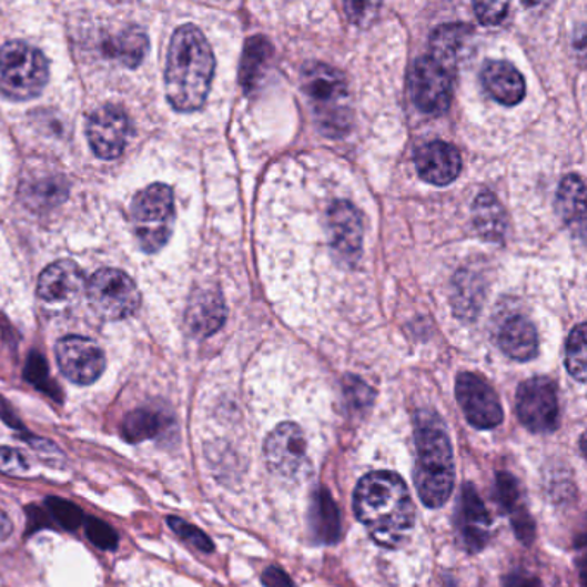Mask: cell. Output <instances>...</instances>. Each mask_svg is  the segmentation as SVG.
Here are the masks:
<instances>
[{
	"label": "cell",
	"instance_id": "obj_8",
	"mask_svg": "<svg viewBox=\"0 0 587 587\" xmlns=\"http://www.w3.org/2000/svg\"><path fill=\"white\" fill-rule=\"evenodd\" d=\"M90 307L105 321H121L135 314L140 307V290L135 281L120 270L97 271L87 283Z\"/></svg>",
	"mask_w": 587,
	"mask_h": 587
},
{
	"label": "cell",
	"instance_id": "obj_28",
	"mask_svg": "<svg viewBox=\"0 0 587 587\" xmlns=\"http://www.w3.org/2000/svg\"><path fill=\"white\" fill-rule=\"evenodd\" d=\"M567 364L568 373L574 379L584 383L586 381V327L584 324L574 327L567 342Z\"/></svg>",
	"mask_w": 587,
	"mask_h": 587
},
{
	"label": "cell",
	"instance_id": "obj_7",
	"mask_svg": "<svg viewBox=\"0 0 587 587\" xmlns=\"http://www.w3.org/2000/svg\"><path fill=\"white\" fill-rule=\"evenodd\" d=\"M264 458L271 476L283 483H300L312 468L307 434L298 424H277L265 439Z\"/></svg>",
	"mask_w": 587,
	"mask_h": 587
},
{
	"label": "cell",
	"instance_id": "obj_13",
	"mask_svg": "<svg viewBox=\"0 0 587 587\" xmlns=\"http://www.w3.org/2000/svg\"><path fill=\"white\" fill-rule=\"evenodd\" d=\"M130 133V121L120 105L105 104L90 114L87 136L97 158L111 161L123 154Z\"/></svg>",
	"mask_w": 587,
	"mask_h": 587
},
{
	"label": "cell",
	"instance_id": "obj_38",
	"mask_svg": "<svg viewBox=\"0 0 587 587\" xmlns=\"http://www.w3.org/2000/svg\"><path fill=\"white\" fill-rule=\"evenodd\" d=\"M505 587H543L536 577L526 574H512L505 579Z\"/></svg>",
	"mask_w": 587,
	"mask_h": 587
},
{
	"label": "cell",
	"instance_id": "obj_34",
	"mask_svg": "<svg viewBox=\"0 0 587 587\" xmlns=\"http://www.w3.org/2000/svg\"><path fill=\"white\" fill-rule=\"evenodd\" d=\"M27 379L36 384L37 388L43 389V392L50 393V395L55 392L54 386H50L49 368H47L45 361L39 357V355H33L28 361Z\"/></svg>",
	"mask_w": 587,
	"mask_h": 587
},
{
	"label": "cell",
	"instance_id": "obj_20",
	"mask_svg": "<svg viewBox=\"0 0 587 587\" xmlns=\"http://www.w3.org/2000/svg\"><path fill=\"white\" fill-rule=\"evenodd\" d=\"M499 348L518 362H527L538 354V333L529 318L514 315L503 324L498 334Z\"/></svg>",
	"mask_w": 587,
	"mask_h": 587
},
{
	"label": "cell",
	"instance_id": "obj_6",
	"mask_svg": "<svg viewBox=\"0 0 587 587\" xmlns=\"http://www.w3.org/2000/svg\"><path fill=\"white\" fill-rule=\"evenodd\" d=\"M174 195L168 184H150L131 204V224L136 240L146 254H155L173 234Z\"/></svg>",
	"mask_w": 587,
	"mask_h": 587
},
{
	"label": "cell",
	"instance_id": "obj_35",
	"mask_svg": "<svg viewBox=\"0 0 587 587\" xmlns=\"http://www.w3.org/2000/svg\"><path fill=\"white\" fill-rule=\"evenodd\" d=\"M508 4L505 2H479L474 6V12H476L477 20L488 27H495V24L502 23L507 16Z\"/></svg>",
	"mask_w": 587,
	"mask_h": 587
},
{
	"label": "cell",
	"instance_id": "obj_4",
	"mask_svg": "<svg viewBox=\"0 0 587 587\" xmlns=\"http://www.w3.org/2000/svg\"><path fill=\"white\" fill-rule=\"evenodd\" d=\"M304 89L324 133L334 136L345 133L350 126V111L343 74L330 65L312 62L304 71Z\"/></svg>",
	"mask_w": 587,
	"mask_h": 587
},
{
	"label": "cell",
	"instance_id": "obj_25",
	"mask_svg": "<svg viewBox=\"0 0 587 587\" xmlns=\"http://www.w3.org/2000/svg\"><path fill=\"white\" fill-rule=\"evenodd\" d=\"M498 493L503 507L507 508L508 514L512 515L517 538L526 545H530L534 539V524L523 505V499H520L517 480L510 474L499 473Z\"/></svg>",
	"mask_w": 587,
	"mask_h": 587
},
{
	"label": "cell",
	"instance_id": "obj_27",
	"mask_svg": "<svg viewBox=\"0 0 587 587\" xmlns=\"http://www.w3.org/2000/svg\"><path fill=\"white\" fill-rule=\"evenodd\" d=\"M164 417L158 412L145 411V408H140V411L131 412L126 415L123 423V434L124 438L131 443L143 442V439L154 438L161 433L162 427H164Z\"/></svg>",
	"mask_w": 587,
	"mask_h": 587
},
{
	"label": "cell",
	"instance_id": "obj_23",
	"mask_svg": "<svg viewBox=\"0 0 587 587\" xmlns=\"http://www.w3.org/2000/svg\"><path fill=\"white\" fill-rule=\"evenodd\" d=\"M271 59H273V45L270 40L261 36L246 40L242 64H240V83L245 92L257 89Z\"/></svg>",
	"mask_w": 587,
	"mask_h": 587
},
{
	"label": "cell",
	"instance_id": "obj_36",
	"mask_svg": "<svg viewBox=\"0 0 587 587\" xmlns=\"http://www.w3.org/2000/svg\"><path fill=\"white\" fill-rule=\"evenodd\" d=\"M346 395L348 398L357 404H367L368 398H373V392L368 388L367 384L362 383L357 377H348L346 379Z\"/></svg>",
	"mask_w": 587,
	"mask_h": 587
},
{
	"label": "cell",
	"instance_id": "obj_18",
	"mask_svg": "<svg viewBox=\"0 0 587 587\" xmlns=\"http://www.w3.org/2000/svg\"><path fill=\"white\" fill-rule=\"evenodd\" d=\"M492 518L484 507L483 499L477 495L473 484H467L461 496L458 505V530L462 542L470 553L480 551L488 545Z\"/></svg>",
	"mask_w": 587,
	"mask_h": 587
},
{
	"label": "cell",
	"instance_id": "obj_14",
	"mask_svg": "<svg viewBox=\"0 0 587 587\" xmlns=\"http://www.w3.org/2000/svg\"><path fill=\"white\" fill-rule=\"evenodd\" d=\"M331 246L343 262L357 261L364 243V221L355 205L338 200L327 211Z\"/></svg>",
	"mask_w": 587,
	"mask_h": 587
},
{
	"label": "cell",
	"instance_id": "obj_37",
	"mask_svg": "<svg viewBox=\"0 0 587 587\" xmlns=\"http://www.w3.org/2000/svg\"><path fill=\"white\" fill-rule=\"evenodd\" d=\"M262 580H264V584L267 587H293L290 577L276 567L267 568L264 576H262Z\"/></svg>",
	"mask_w": 587,
	"mask_h": 587
},
{
	"label": "cell",
	"instance_id": "obj_19",
	"mask_svg": "<svg viewBox=\"0 0 587 587\" xmlns=\"http://www.w3.org/2000/svg\"><path fill=\"white\" fill-rule=\"evenodd\" d=\"M480 78H483L484 89L488 90L499 104L517 105L526 95V81L510 62H486Z\"/></svg>",
	"mask_w": 587,
	"mask_h": 587
},
{
	"label": "cell",
	"instance_id": "obj_40",
	"mask_svg": "<svg viewBox=\"0 0 587 587\" xmlns=\"http://www.w3.org/2000/svg\"><path fill=\"white\" fill-rule=\"evenodd\" d=\"M161 587H196V584L186 583L183 579H174V577H165V579H161Z\"/></svg>",
	"mask_w": 587,
	"mask_h": 587
},
{
	"label": "cell",
	"instance_id": "obj_10",
	"mask_svg": "<svg viewBox=\"0 0 587 587\" xmlns=\"http://www.w3.org/2000/svg\"><path fill=\"white\" fill-rule=\"evenodd\" d=\"M411 95L414 104L426 114L445 112L452 102L448 68L431 55L417 59L411 73Z\"/></svg>",
	"mask_w": 587,
	"mask_h": 587
},
{
	"label": "cell",
	"instance_id": "obj_31",
	"mask_svg": "<svg viewBox=\"0 0 587 587\" xmlns=\"http://www.w3.org/2000/svg\"><path fill=\"white\" fill-rule=\"evenodd\" d=\"M168 524L181 539H184L189 545L195 546L200 551L211 553L214 549L211 539L202 530L193 527L192 524L184 523L183 518L170 517L168 518Z\"/></svg>",
	"mask_w": 587,
	"mask_h": 587
},
{
	"label": "cell",
	"instance_id": "obj_30",
	"mask_svg": "<svg viewBox=\"0 0 587 587\" xmlns=\"http://www.w3.org/2000/svg\"><path fill=\"white\" fill-rule=\"evenodd\" d=\"M317 530L323 534L324 542H336L338 538V514L334 508L333 499L327 495V492L321 493V499L317 502Z\"/></svg>",
	"mask_w": 587,
	"mask_h": 587
},
{
	"label": "cell",
	"instance_id": "obj_39",
	"mask_svg": "<svg viewBox=\"0 0 587 587\" xmlns=\"http://www.w3.org/2000/svg\"><path fill=\"white\" fill-rule=\"evenodd\" d=\"M12 534L11 518L0 510V542H6Z\"/></svg>",
	"mask_w": 587,
	"mask_h": 587
},
{
	"label": "cell",
	"instance_id": "obj_16",
	"mask_svg": "<svg viewBox=\"0 0 587 587\" xmlns=\"http://www.w3.org/2000/svg\"><path fill=\"white\" fill-rule=\"evenodd\" d=\"M415 165H417L418 176L424 181L445 186L457 180L461 174V152L452 143L434 140L417 150Z\"/></svg>",
	"mask_w": 587,
	"mask_h": 587
},
{
	"label": "cell",
	"instance_id": "obj_11",
	"mask_svg": "<svg viewBox=\"0 0 587 587\" xmlns=\"http://www.w3.org/2000/svg\"><path fill=\"white\" fill-rule=\"evenodd\" d=\"M455 393L470 426L486 431L502 424L503 408L498 395L484 377L474 373H462Z\"/></svg>",
	"mask_w": 587,
	"mask_h": 587
},
{
	"label": "cell",
	"instance_id": "obj_5",
	"mask_svg": "<svg viewBox=\"0 0 587 587\" xmlns=\"http://www.w3.org/2000/svg\"><path fill=\"white\" fill-rule=\"evenodd\" d=\"M49 81V62L37 47L9 42L0 49V93L12 100L39 97Z\"/></svg>",
	"mask_w": 587,
	"mask_h": 587
},
{
	"label": "cell",
	"instance_id": "obj_12",
	"mask_svg": "<svg viewBox=\"0 0 587 587\" xmlns=\"http://www.w3.org/2000/svg\"><path fill=\"white\" fill-rule=\"evenodd\" d=\"M59 368L71 383L87 386L95 383L105 368V355L93 340L65 336L55 346Z\"/></svg>",
	"mask_w": 587,
	"mask_h": 587
},
{
	"label": "cell",
	"instance_id": "obj_24",
	"mask_svg": "<svg viewBox=\"0 0 587 587\" xmlns=\"http://www.w3.org/2000/svg\"><path fill=\"white\" fill-rule=\"evenodd\" d=\"M149 37L139 27L124 28L118 36L112 37L105 45V52L121 64L128 65L130 70H135L142 64L145 55L149 54Z\"/></svg>",
	"mask_w": 587,
	"mask_h": 587
},
{
	"label": "cell",
	"instance_id": "obj_22",
	"mask_svg": "<svg viewBox=\"0 0 587 587\" xmlns=\"http://www.w3.org/2000/svg\"><path fill=\"white\" fill-rule=\"evenodd\" d=\"M584 196H586V186L579 176L570 174V176L564 178L557 193L558 214L577 236L584 234V221H586Z\"/></svg>",
	"mask_w": 587,
	"mask_h": 587
},
{
	"label": "cell",
	"instance_id": "obj_15",
	"mask_svg": "<svg viewBox=\"0 0 587 587\" xmlns=\"http://www.w3.org/2000/svg\"><path fill=\"white\" fill-rule=\"evenodd\" d=\"M85 290V274L73 261L47 265L39 280V296L50 305L70 304Z\"/></svg>",
	"mask_w": 587,
	"mask_h": 587
},
{
	"label": "cell",
	"instance_id": "obj_33",
	"mask_svg": "<svg viewBox=\"0 0 587 587\" xmlns=\"http://www.w3.org/2000/svg\"><path fill=\"white\" fill-rule=\"evenodd\" d=\"M30 470L27 458L20 449L0 446V473L9 476H24Z\"/></svg>",
	"mask_w": 587,
	"mask_h": 587
},
{
	"label": "cell",
	"instance_id": "obj_9",
	"mask_svg": "<svg viewBox=\"0 0 587 587\" xmlns=\"http://www.w3.org/2000/svg\"><path fill=\"white\" fill-rule=\"evenodd\" d=\"M557 386L548 377L524 381L517 389L518 421L530 433H553L558 427Z\"/></svg>",
	"mask_w": 587,
	"mask_h": 587
},
{
	"label": "cell",
	"instance_id": "obj_1",
	"mask_svg": "<svg viewBox=\"0 0 587 587\" xmlns=\"http://www.w3.org/2000/svg\"><path fill=\"white\" fill-rule=\"evenodd\" d=\"M354 508L371 538L384 548L407 542L415 526V507L398 474L381 470L358 480Z\"/></svg>",
	"mask_w": 587,
	"mask_h": 587
},
{
	"label": "cell",
	"instance_id": "obj_29",
	"mask_svg": "<svg viewBox=\"0 0 587 587\" xmlns=\"http://www.w3.org/2000/svg\"><path fill=\"white\" fill-rule=\"evenodd\" d=\"M47 510L49 517L54 518L55 523L65 530H74L85 523V517L81 514L80 508L74 503L65 502L62 498H47Z\"/></svg>",
	"mask_w": 587,
	"mask_h": 587
},
{
	"label": "cell",
	"instance_id": "obj_3",
	"mask_svg": "<svg viewBox=\"0 0 587 587\" xmlns=\"http://www.w3.org/2000/svg\"><path fill=\"white\" fill-rule=\"evenodd\" d=\"M417 461L414 483L418 498L429 508H439L448 502L455 486V464L452 443L442 418L433 412H421L415 429Z\"/></svg>",
	"mask_w": 587,
	"mask_h": 587
},
{
	"label": "cell",
	"instance_id": "obj_2",
	"mask_svg": "<svg viewBox=\"0 0 587 587\" xmlns=\"http://www.w3.org/2000/svg\"><path fill=\"white\" fill-rule=\"evenodd\" d=\"M214 54L199 28L184 24L174 31L165 64V95L176 111H199L208 100L214 77Z\"/></svg>",
	"mask_w": 587,
	"mask_h": 587
},
{
	"label": "cell",
	"instance_id": "obj_41",
	"mask_svg": "<svg viewBox=\"0 0 587 587\" xmlns=\"http://www.w3.org/2000/svg\"><path fill=\"white\" fill-rule=\"evenodd\" d=\"M0 417L4 418L6 423L11 424L12 427H21L18 418H14V415L9 412L8 405L2 399H0Z\"/></svg>",
	"mask_w": 587,
	"mask_h": 587
},
{
	"label": "cell",
	"instance_id": "obj_21",
	"mask_svg": "<svg viewBox=\"0 0 587 587\" xmlns=\"http://www.w3.org/2000/svg\"><path fill=\"white\" fill-rule=\"evenodd\" d=\"M474 226L488 242L499 243L507 234V214L493 193L484 192L474 200Z\"/></svg>",
	"mask_w": 587,
	"mask_h": 587
},
{
	"label": "cell",
	"instance_id": "obj_32",
	"mask_svg": "<svg viewBox=\"0 0 587 587\" xmlns=\"http://www.w3.org/2000/svg\"><path fill=\"white\" fill-rule=\"evenodd\" d=\"M85 530L90 542L100 549H114L118 545V534L112 527L102 523L99 518H85Z\"/></svg>",
	"mask_w": 587,
	"mask_h": 587
},
{
	"label": "cell",
	"instance_id": "obj_17",
	"mask_svg": "<svg viewBox=\"0 0 587 587\" xmlns=\"http://www.w3.org/2000/svg\"><path fill=\"white\" fill-rule=\"evenodd\" d=\"M226 321L223 295L214 286L195 290L184 315V324L196 338H208L220 331Z\"/></svg>",
	"mask_w": 587,
	"mask_h": 587
},
{
	"label": "cell",
	"instance_id": "obj_26",
	"mask_svg": "<svg viewBox=\"0 0 587 587\" xmlns=\"http://www.w3.org/2000/svg\"><path fill=\"white\" fill-rule=\"evenodd\" d=\"M468 36H470V27H465V24L439 27L431 37V50H433L431 58L442 62L449 70V65L457 62Z\"/></svg>",
	"mask_w": 587,
	"mask_h": 587
}]
</instances>
